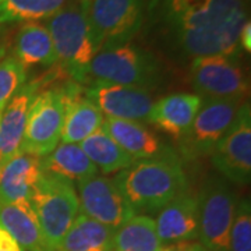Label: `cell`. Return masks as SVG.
I'll return each mask as SVG.
<instances>
[{
    "label": "cell",
    "mask_w": 251,
    "mask_h": 251,
    "mask_svg": "<svg viewBox=\"0 0 251 251\" xmlns=\"http://www.w3.org/2000/svg\"><path fill=\"white\" fill-rule=\"evenodd\" d=\"M249 0H147V36L177 60L205 56L240 57V32Z\"/></svg>",
    "instance_id": "cell-1"
},
{
    "label": "cell",
    "mask_w": 251,
    "mask_h": 251,
    "mask_svg": "<svg viewBox=\"0 0 251 251\" xmlns=\"http://www.w3.org/2000/svg\"><path fill=\"white\" fill-rule=\"evenodd\" d=\"M113 180L135 212L143 214L159 211L188 187L184 168L175 152L135 161Z\"/></svg>",
    "instance_id": "cell-2"
},
{
    "label": "cell",
    "mask_w": 251,
    "mask_h": 251,
    "mask_svg": "<svg viewBox=\"0 0 251 251\" xmlns=\"http://www.w3.org/2000/svg\"><path fill=\"white\" fill-rule=\"evenodd\" d=\"M87 10L88 0H70L45 24L60 70L77 84H87L90 63L98 53L91 35Z\"/></svg>",
    "instance_id": "cell-3"
},
{
    "label": "cell",
    "mask_w": 251,
    "mask_h": 251,
    "mask_svg": "<svg viewBox=\"0 0 251 251\" xmlns=\"http://www.w3.org/2000/svg\"><path fill=\"white\" fill-rule=\"evenodd\" d=\"M29 205L49 247L57 251L80 209L74 183L42 172L32 188Z\"/></svg>",
    "instance_id": "cell-4"
},
{
    "label": "cell",
    "mask_w": 251,
    "mask_h": 251,
    "mask_svg": "<svg viewBox=\"0 0 251 251\" xmlns=\"http://www.w3.org/2000/svg\"><path fill=\"white\" fill-rule=\"evenodd\" d=\"M161 78V66L150 50L126 45L102 49L94 56L87 73V84L106 82L151 90Z\"/></svg>",
    "instance_id": "cell-5"
},
{
    "label": "cell",
    "mask_w": 251,
    "mask_h": 251,
    "mask_svg": "<svg viewBox=\"0 0 251 251\" xmlns=\"http://www.w3.org/2000/svg\"><path fill=\"white\" fill-rule=\"evenodd\" d=\"M147 0H88L91 35L99 50L130 44L143 28Z\"/></svg>",
    "instance_id": "cell-6"
},
{
    "label": "cell",
    "mask_w": 251,
    "mask_h": 251,
    "mask_svg": "<svg viewBox=\"0 0 251 251\" xmlns=\"http://www.w3.org/2000/svg\"><path fill=\"white\" fill-rule=\"evenodd\" d=\"M197 201L200 243L208 251H229V234L237 206V197L230 183L219 176L209 177Z\"/></svg>",
    "instance_id": "cell-7"
},
{
    "label": "cell",
    "mask_w": 251,
    "mask_h": 251,
    "mask_svg": "<svg viewBox=\"0 0 251 251\" xmlns=\"http://www.w3.org/2000/svg\"><path fill=\"white\" fill-rule=\"evenodd\" d=\"M190 80L202 99H246L250 82L233 56H205L191 60Z\"/></svg>",
    "instance_id": "cell-8"
},
{
    "label": "cell",
    "mask_w": 251,
    "mask_h": 251,
    "mask_svg": "<svg viewBox=\"0 0 251 251\" xmlns=\"http://www.w3.org/2000/svg\"><path fill=\"white\" fill-rule=\"evenodd\" d=\"M64 102L60 87L38 91L28 112L21 152L44 158L60 143Z\"/></svg>",
    "instance_id": "cell-9"
},
{
    "label": "cell",
    "mask_w": 251,
    "mask_h": 251,
    "mask_svg": "<svg viewBox=\"0 0 251 251\" xmlns=\"http://www.w3.org/2000/svg\"><path fill=\"white\" fill-rule=\"evenodd\" d=\"M211 161L229 183L246 186L251 177V109L244 102L232 127L211 152Z\"/></svg>",
    "instance_id": "cell-10"
},
{
    "label": "cell",
    "mask_w": 251,
    "mask_h": 251,
    "mask_svg": "<svg viewBox=\"0 0 251 251\" xmlns=\"http://www.w3.org/2000/svg\"><path fill=\"white\" fill-rule=\"evenodd\" d=\"M77 196L81 214L92 221L117 230L127 224L135 212L115 180L95 175L77 183Z\"/></svg>",
    "instance_id": "cell-11"
},
{
    "label": "cell",
    "mask_w": 251,
    "mask_h": 251,
    "mask_svg": "<svg viewBox=\"0 0 251 251\" xmlns=\"http://www.w3.org/2000/svg\"><path fill=\"white\" fill-rule=\"evenodd\" d=\"M246 99H202L197 115L183 137L188 155H211L215 145L232 127Z\"/></svg>",
    "instance_id": "cell-12"
},
{
    "label": "cell",
    "mask_w": 251,
    "mask_h": 251,
    "mask_svg": "<svg viewBox=\"0 0 251 251\" xmlns=\"http://www.w3.org/2000/svg\"><path fill=\"white\" fill-rule=\"evenodd\" d=\"M84 95L106 117L140 123H148L155 102L148 90L106 82H94L84 87Z\"/></svg>",
    "instance_id": "cell-13"
},
{
    "label": "cell",
    "mask_w": 251,
    "mask_h": 251,
    "mask_svg": "<svg viewBox=\"0 0 251 251\" xmlns=\"http://www.w3.org/2000/svg\"><path fill=\"white\" fill-rule=\"evenodd\" d=\"M60 88L64 102L60 141L62 144H81L102 128L105 117L98 106L84 95L81 84L70 80Z\"/></svg>",
    "instance_id": "cell-14"
},
{
    "label": "cell",
    "mask_w": 251,
    "mask_h": 251,
    "mask_svg": "<svg viewBox=\"0 0 251 251\" xmlns=\"http://www.w3.org/2000/svg\"><path fill=\"white\" fill-rule=\"evenodd\" d=\"M153 221L162 246L196 240L200 233L197 197L188 191L180 194L159 209Z\"/></svg>",
    "instance_id": "cell-15"
},
{
    "label": "cell",
    "mask_w": 251,
    "mask_h": 251,
    "mask_svg": "<svg viewBox=\"0 0 251 251\" xmlns=\"http://www.w3.org/2000/svg\"><path fill=\"white\" fill-rule=\"evenodd\" d=\"M42 173L41 158L20 152L0 168V204L31 208L29 197Z\"/></svg>",
    "instance_id": "cell-16"
},
{
    "label": "cell",
    "mask_w": 251,
    "mask_h": 251,
    "mask_svg": "<svg viewBox=\"0 0 251 251\" xmlns=\"http://www.w3.org/2000/svg\"><path fill=\"white\" fill-rule=\"evenodd\" d=\"M102 130L134 162L159 158L173 152L162 144L155 133L140 122L105 117Z\"/></svg>",
    "instance_id": "cell-17"
},
{
    "label": "cell",
    "mask_w": 251,
    "mask_h": 251,
    "mask_svg": "<svg viewBox=\"0 0 251 251\" xmlns=\"http://www.w3.org/2000/svg\"><path fill=\"white\" fill-rule=\"evenodd\" d=\"M38 92V84H25L10 99L0 116V168L21 152L28 112Z\"/></svg>",
    "instance_id": "cell-18"
},
{
    "label": "cell",
    "mask_w": 251,
    "mask_h": 251,
    "mask_svg": "<svg viewBox=\"0 0 251 251\" xmlns=\"http://www.w3.org/2000/svg\"><path fill=\"white\" fill-rule=\"evenodd\" d=\"M202 98L197 94H172L155 100L148 123L173 138H183L188 131Z\"/></svg>",
    "instance_id": "cell-19"
},
{
    "label": "cell",
    "mask_w": 251,
    "mask_h": 251,
    "mask_svg": "<svg viewBox=\"0 0 251 251\" xmlns=\"http://www.w3.org/2000/svg\"><path fill=\"white\" fill-rule=\"evenodd\" d=\"M13 56L25 70L34 66H53L57 63L53 42L44 24L32 21L24 23L18 28L14 38Z\"/></svg>",
    "instance_id": "cell-20"
},
{
    "label": "cell",
    "mask_w": 251,
    "mask_h": 251,
    "mask_svg": "<svg viewBox=\"0 0 251 251\" xmlns=\"http://www.w3.org/2000/svg\"><path fill=\"white\" fill-rule=\"evenodd\" d=\"M0 226L17 240L24 251H53L46 242L32 208L0 204Z\"/></svg>",
    "instance_id": "cell-21"
},
{
    "label": "cell",
    "mask_w": 251,
    "mask_h": 251,
    "mask_svg": "<svg viewBox=\"0 0 251 251\" xmlns=\"http://www.w3.org/2000/svg\"><path fill=\"white\" fill-rule=\"evenodd\" d=\"M41 168L42 172L52 173L73 183H78L99 173L78 144L57 145L49 155L41 158Z\"/></svg>",
    "instance_id": "cell-22"
},
{
    "label": "cell",
    "mask_w": 251,
    "mask_h": 251,
    "mask_svg": "<svg viewBox=\"0 0 251 251\" xmlns=\"http://www.w3.org/2000/svg\"><path fill=\"white\" fill-rule=\"evenodd\" d=\"M115 230L78 214L57 251H110Z\"/></svg>",
    "instance_id": "cell-23"
},
{
    "label": "cell",
    "mask_w": 251,
    "mask_h": 251,
    "mask_svg": "<svg viewBox=\"0 0 251 251\" xmlns=\"http://www.w3.org/2000/svg\"><path fill=\"white\" fill-rule=\"evenodd\" d=\"M155 221L148 215H135L113 233L110 251H161Z\"/></svg>",
    "instance_id": "cell-24"
},
{
    "label": "cell",
    "mask_w": 251,
    "mask_h": 251,
    "mask_svg": "<svg viewBox=\"0 0 251 251\" xmlns=\"http://www.w3.org/2000/svg\"><path fill=\"white\" fill-rule=\"evenodd\" d=\"M81 150L103 175L119 173L131 166L134 161L102 128L78 144Z\"/></svg>",
    "instance_id": "cell-25"
},
{
    "label": "cell",
    "mask_w": 251,
    "mask_h": 251,
    "mask_svg": "<svg viewBox=\"0 0 251 251\" xmlns=\"http://www.w3.org/2000/svg\"><path fill=\"white\" fill-rule=\"evenodd\" d=\"M70 0H0V25L48 20Z\"/></svg>",
    "instance_id": "cell-26"
},
{
    "label": "cell",
    "mask_w": 251,
    "mask_h": 251,
    "mask_svg": "<svg viewBox=\"0 0 251 251\" xmlns=\"http://www.w3.org/2000/svg\"><path fill=\"white\" fill-rule=\"evenodd\" d=\"M27 82V70L13 54L0 62V110Z\"/></svg>",
    "instance_id": "cell-27"
},
{
    "label": "cell",
    "mask_w": 251,
    "mask_h": 251,
    "mask_svg": "<svg viewBox=\"0 0 251 251\" xmlns=\"http://www.w3.org/2000/svg\"><path fill=\"white\" fill-rule=\"evenodd\" d=\"M229 251H251V205L249 198L237 202L229 234Z\"/></svg>",
    "instance_id": "cell-28"
},
{
    "label": "cell",
    "mask_w": 251,
    "mask_h": 251,
    "mask_svg": "<svg viewBox=\"0 0 251 251\" xmlns=\"http://www.w3.org/2000/svg\"><path fill=\"white\" fill-rule=\"evenodd\" d=\"M161 251H208L200 242L186 240V242L171 243L162 246Z\"/></svg>",
    "instance_id": "cell-29"
},
{
    "label": "cell",
    "mask_w": 251,
    "mask_h": 251,
    "mask_svg": "<svg viewBox=\"0 0 251 251\" xmlns=\"http://www.w3.org/2000/svg\"><path fill=\"white\" fill-rule=\"evenodd\" d=\"M0 251H24L11 234L0 226Z\"/></svg>",
    "instance_id": "cell-30"
},
{
    "label": "cell",
    "mask_w": 251,
    "mask_h": 251,
    "mask_svg": "<svg viewBox=\"0 0 251 251\" xmlns=\"http://www.w3.org/2000/svg\"><path fill=\"white\" fill-rule=\"evenodd\" d=\"M240 46L243 52H250L251 49V23L247 21L242 28L240 32Z\"/></svg>",
    "instance_id": "cell-31"
},
{
    "label": "cell",
    "mask_w": 251,
    "mask_h": 251,
    "mask_svg": "<svg viewBox=\"0 0 251 251\" xmlns=\"http://www.w3.org/2000/svg\"><path fill=\"white\" fill-rule=\"evenodd\" d=\"M9 53V41L4 36H0V62Z\"/></svg>",
    "instance_id": "cell-32"
},
{
    "label": "cell",
    "mask_w": 251,
    "mask_h": 251,
    "mask_svg": "<svg viewBox=\"0 0 251 251\" xmlns=\"http://www.w3.org/2000/svg\"><path fill=\"white\" fill-rule=\"evenodd\" d=\"M1 112H3V110H0V116H1Z\"/></svg>",
    "instance_id": "cell-33"
}]
</instances>
